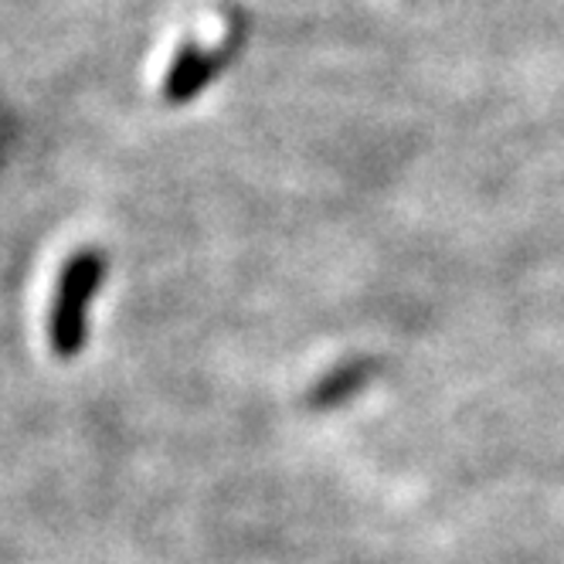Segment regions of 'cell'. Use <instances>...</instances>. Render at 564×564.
<instances>
[{
    "instance_id": "obj_1",
    "label": "cell",
    "mask_w": 564,
    "mask_h": 564,
    "mask_svg": "<svg viewBox=\"0 0 564 564\" xmlns=\"http://www.w3.org/2000/svg\"><path fill=\"white\" fill-rule=\"evenodd\" d=\"M106 256L99 249L75 252L55 282L48 310V344L58 360H75L89 344V313L106 282Z\"/></svg>"
},
{
    "instance_id": "obj_2",
    "label": "cell",
    "mask_w": 564,
    "mask_h": 564,
    "mask_svg": "<svg viewBox=\"0 0 564 564\" xmlns=\"http://www.w3.org/2000/svg\"><path fill=\"white\" fill-rule=\"evenodd\" d=\"M246 42H249V21L235 14L228 34L218 45H197V42L181 45V52L174 55V62L164 75V102L187 106L191 99H197L225 68L235 65Z\"/></svg>"
},
{
    "instance_id": "obj_3",
    "label": "cell",
    "mask_w": 564,
    "mask_h": 564,
    "mask_svg": "<svg viewBox=\"0 0 564 564\" xmlns=\"http://www.w3.org/2000/svg\"><path fill=\"white\" fill-rule=\"evenodd\" d=\"M375 375H378V360L375 357H354V360H347V365L334 368L324 381L310 391V405L313 409L344 405V401H350L357 391H365Z\"/></svg>"
}]
</instances>
